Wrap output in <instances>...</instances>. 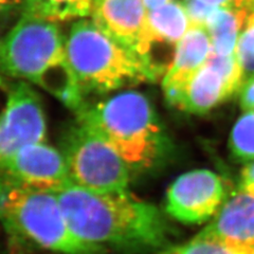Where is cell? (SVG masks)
I'll use <instances>...</instances> for the list:
<instances>
[{
    "mask_svg": "<svg viewBox=\"0 0 254 254\" xmlns=\"http://www.w3.org/2000/svg\"><path fill=\"white\" fill-rule=\"evenodd\" d=\"M246 18V13L241 9L220 6L214 11L206 23L212 44V52L220 57H229L235 52Z\"/></svg>",
    "mask_w": 254,
    "mask_h": 254,
    "instance_id": "obj_15",
    "label": "cell"
},
{
    "mask_svg": "<svg viewBox=\"0 0 254 254\" xmlns=\"http://www.w3.org/2000/svg\"><path fill=\"white\" fill-rule=\"evenodd\" d=\"M0 39H1V37H0Z\"/></svg>",
    "mask_w": 254,
    "mask_h": 254,
    "instance_id": "obj_28",
    "label": "cell"
},
{
    "mask_svg": "<svg viewBox=\"0 0 254 254\" xmlns=\"http://www.w3.org/2000/svg\"><path fill=\"white\" fill-rule=\"evenodd\" d=\"M0 75L39 87L75 114L86 104L55 22L22 14L0 39Z\"/></svg>",
    "mask_w": 254,
    "mask_h": 254,
    "instance_id": "obj_2",
    "label": "cell"
},
{
    "mask_svg": "<svg viewBox=\"0 0 254 254\" xmlns=\"http://www.w3.org/2000/svg\"><path fill=\"white\" fill-rule=\"evenodd\" d=\"M254 248H244L196 234L184 244L147 254H253Z\"/></svg>",
    "mask_w": 254,
    "mask_h": 254,
    "instance_id": "obj_17",
    "label": "cell"
},
{
    "mask_svg": "<svg viewBox=\"0 0 254 254\" xmlns=\"http://www.w3.org/2000/svg\"><path fill=\"white\" fill-rule=\"evenodd\" d=\"M229 147L236 160H254V110L244 111L238 118L230 133Z\"/></svg>",
    "mask_w": 254,
    "mask_h": 254,
    "instance_id": "obj_19",
    "label": "cell"
},
{
    "mask_svg": "<svg viewBox=\"0 0 254 254\" xmlns=\"http://www.w3.org/2000/svg\"><path fill=\"white\" fill-rule=\"evenodd\" d=\"M228 199V187L219 175L209 170L182 174L168 189L165 211L185 225L209 221Z\"/></svg>",
    "mask_w": 254,
    "mask_h": 254,
    "instance_id": "obj_9",
    "label": "cell"
},
{
    "mask_svg": "<svg viewBox=\"0 0 254 254\" xmlns=\"http://www.w3.org/2000/svg\"><path fill=\"white\" fill-rule=\"evenodd\" d=\"M190 28V22L186 7L177 0L147 11L146 19V43H147V61L155 72L163 77V72L159 68L156 59L158 46H172L181 41Z\"/></svg>",
    "mask_w": 254,
    "mask_h": 254,
    "instance_id": "obj_14",
    "label": "cell"
},
{
    "mask_svg": "<svg viewBox=\"0 0 254 254\" xmlns=\"http://www.w3.org/2000/svg\"><path fill=\"white\" fill-rule=\"evenodd\" d=\"M71 230L82 241L126 254H147L173 245L174 230L153 203L128 192H94L71 186L57 193Z\"/></svg>",
    "mask_w": 254,
    "mask_h": 254,
    "instance_id": "obj_1",
    "label": "cell"
},
{
    "mask_svg": "<svg viewBox=\"0 0 254 254\" xmlns=\"http://www.w3.org/2000/svg\"><path fill=\"white\" fill-rule=\"evenodd\" d=\"M170 1L171 0H143V2H144V5L147 11L158 9V7H160Z\"/></svg>",
    "mask_w": 254,
    "mask_h": 254,
    "instance_id": "obj_25",
    "label": "cell"
},
{
    "mask_svg": "<svg viewBox=\"0 0 254 254\" xmlns=\"http://www.w3.org/2000/svg\"><path fill=\"white\" fill-rule=\"evenodd\" d=\"M184 5L187 10L190 27L205 28L211 16L217 7L211 6L199 0H184Z\"/></svg>",
    "mask_w": 254,
    "mask_h": 254,
    "instance_id": "obj_20",
    "label": "cell"
},
{
    "mask_svg": "<svg viewBox=\"0 0 254 254\" xmlns=\"http://www.w3.org/2000/svg\"><path fill=\"white\" fill-rule=\"evenodd\" d=\"M91 17L105 33L138 54L149 66L146 43L147 10L143 0H93Z\"/></svg>",
    "mask_w": 254,
    "mask_h": 254,
    "instance_id": "obj_11",
    "label": "cell"
},
{
    "mask_svg": "<svg viewBox=\"0 0 254 254\" xmlns=\"http://www.w3.org/2000/svg\"><path fill=\"white\" fill-rule=\"evenodd\" d=\"M240 190L254 195V160L244 166L241 173Z\"/></svg>",
    "mask_w": 254,
    "mask_h": 254,
    "instance_id": "obj_22",
    "label": "cell"
},
{
    "mask_svg": "<svg viewBox=\"0 0 254 254\" xmlns=\"http://www.w3.org/2000/svg\"><path fill=\"white\" fill-rule=\"evenodd\" d=\"M66 51L84 99L159 78L138 54L115 41L92 19L83 18L71 27Z\"/></svg>",
    "mask_w": 254,
    "mask_h": 254,
    "instance_id": "obj_4",
    "label": "cell"
},
{
    "mask_svg": "<svg viewBox=\"0 0 254 254\" xmlns=\"http://www.w3.org/2000/svg\"><path fill=\"white\" fill-rule=\"evenodd\" d=\"M0 182L21 190L59 193L72 185L62 150L32 143L0 163Z\"/></svg>",
    "mask_w": 254,
    "mask_h": 254,
    "instance_id": "obj_7",
    "label": "cell"
},
{
    "mask_svg": "<svg viewBox=\"0 0 254 254\" xmlns=\"http://www.w3.org/2000/svg\"><path fill=\"white\" fill-rule=\"evenodd\" d=\"M212 44L208 30L190 27L176 45L169 69L162 77V90L170 101L208 61Z\"/></svg>",
    "mask_w": 254,
    "mask_h": 254,
    "instance_id": "obj_13",
    "label": "cell"
},
{
    "mask_svg": "<svg viewBox=\"0 0 254 254\" xmlns=\"http://www.w3.org/2000/svg\"><path fill=\"white\" fill-rule=\"evenodd\" d=\"M12 85L6 82L4 76L0 75V118L2 117L11 98Z\"/></svg>",
    "mask_w": 254,
    "mask_h": 254,
    "instance_id": "obj_23",
    "label": "cell"
},
{
    "mask_svg": "<svg viewBox=\"0 0 254 254\" xmlns=\"http://www.w3.org/2000/svg\"><path fill=\"white\" fill-rule=\"evenodd\" d=\"M76 121L105 139L131 173L155 168L168 155L170 140L152 102L125 90L95 104H85Z\"/></svg>",
    "mask_w": 254,
    "mask_h": 254,
    "instance_id": "obj_3",
    "label": "cell"
},
{
    "mask_svg": "<svg viewBox=\"0 0 254 254\" xmlns=\"http://www.w3.org/2000/svg\"><path fill=\"white\" fill-rule=\"evenodd\" d=\"M238 98H240V105L244 111L254 110V75L243 83L238 91Z\"/></svg>",
    "mask_w": 254,
    "mask_h": 254,
    "instance_id": "obj_21",
    "label": "cell"
},
{
    "mask_svg": "<svg viewBox=\"0 0 254 254\" xmlns=\"http://www.w3.org/2000/svg\"><path fill=\"white\" fill-rule=\"evenodd\" d=\"M0 225L22 248L55 254H106L71 230L55 193L21 190L0 182Z\"/></svg>",
    "mask_w": 254,
    "mask_h": 254,
    "instance_id": "obj_5",
    "label": "cell"
},
{
    "mask_svg": "<svg viewBox=\"0 0 254 254\" xmlns=\"http://www.w3.org/2000/svg\"><path fill=\"white\" fill-rule=\"evenodd\" d=\"M15 2V0H0V13L9 10V7Z\"/></svg>",
    "mask_w": 254,
    "mask_h": 254,
    "instance_id": "obj_26",
    "label": "cell"
},
{
    "mask_svg": "<svg viewBox=\"0 0 254 254\" xmlns=\"http://www.w3.org/2000/svg\"><path fill=\"white\" fill-rule=\"evenodd\" d=\"M244 81L235 53L220 57L211 51L204 65L168 102L186 113L204 115L238 93Z\"/></svg>",
    "mask_w": 254,
    "mask_h": 254,
    "instance_id": "obj_8",
    "label": "cell"
},
{
    "mask_svg": "<svg viewBox=\"0 0 254 254\" xmlns=\"http://www.w3.org/2000/svg\"><path fill=\"white\" fill-rule=\"evenodd\" d=\"M253 254H254V251H253Z\"/></svg>",
    "mask_w": 254,
    "mask_h": 254,
    "instance_id": "obj_27",
    "label": "cell"
},
{
    "mask_svg": "<svg viewBox=\"0 0 254 254\" xmlns=\"http://www.w3.org/2000/svg\"><path fill=\"white\" fill-rule=\"evenodd\" d=\"M93 0H23L22 14L55 23L91 16Z\"/></svg>",
    "mask_w": 254,
    "mask_h": 254,
    "instance_id": "obj_16",
    "label": "cell"
},
{
    "mask_svg": "<svg viewBox=\"0 0 254 254\" xmlns=\"http://www.w3.org/2000/svg\"><path fill=\"white\" fill-rule=\"evenodd\" d=\"M238 9L246 13V18L234 53L246 81L254 75V0H243Z\"/></svg>",
    "mask_w": 254,
    "mask_h": 254,
    "instance_id": "obj_18",
    "label": "cell"
},
{
    "mask_svg": "<svg viewBox=\"0 0 254 254\" xmlns=\"http://www.w3.org/2000/svg\"><path fill=\"white\" fill-rule=\"evenodd\" d=\"M72 185L104 193L128 192L131 171L123 158L99 133L76 121L63 139Z\"/></svg>",
    "mask_w": 254,
    "mask_h": 254,
    "instance_id": "obj_6",
    "label": "cell"
},
{
    "mask_svg": "<svg viewBox=\"0 0 254 254\" xmlns=\"http://www.w3.org/2000/svg\"><path fill=\"white\" fill-rule=\"evenodd\" d=\"M244 248H254V195L240 190L228 197L203 230L197 233Z\"/></svg>",
    "mask_w": 254,
    "mask_h": 254,
    "instance_id": "obj_12",
    "label": "cell"
},
{
    "mask_svg": "<svg viewBox=\"0 0 254 254\" xmlns=\"http://www.w3.org/2000/svg\"><path fill=\"white\" fill-rule=\"evenodd\" d=\"M201 2H204L214 7H220V6H230L238 9L241 6L243 0H199Z\"/></svg>",
    "mask_w": 254,
    "mask_h": 254,
    "instance_id": "obj_24",
    "label": "cell"
},
{
    "mask_svg": "<svg viewBox=\"0 0 254 254\" xmlns=\"http://www.w3.org/2000/svg\"><path fill=\"white\" fill-rule=\"evenodd\" d=\"M47 120L42 100L32 85L12 84L11 98L0 118V163L32 143L46 140Z\"/></svg>",
    "mask_w": 254,
    "mask_h": 254,
    "instance_id": "obj_10",
    "label": "cell"
}]
</instances>
